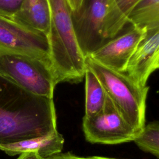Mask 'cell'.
I'll return each instance as SVG.
<instances>
[{"label": "cell", "mask_w": 159, "mask_h": 159, "mask_svg": "<svg viewBox=\"0 0 159 159\" xmlns=\"http://www.w3.org/2000/svg\"><path fill=\"white\" fill-rule=\"evenodd\" d=\"M57 130L53 99L15 86L0 103V145L45 135Z\"/></svg>", "instance_id": "1"}, {"label": "cell", "mask_w": 159, "mask_h": 159, "mask_svg": "<svg viewBox=\"0 0 159 159\" xmlns=\"http://www.w3.org/2000/svg\"><path fill=\"white\" fill-rule=\"evenodd\" d=\"M50 24L47 39L49 58L57 83H78L84 77L86 68L71 19L67 0H48Z\"/></svg>", "instance_id": "2"}, {"label": "cell", "mask_w": 159, "mask_h": 159, "mask_svg": "<svg viewBox=\"0 0 159 159\" xmlns=\"http://www.w3.org/2000/svg\"><path fill=\"white\" fill-rule=\"evenodd\" d=\"M85 63L137 135L145 125L146 100L149 87L138 86L125 73L107 68L89 57H85Z\"/></svg>", "instance_id": "3"}, {"label": "cell", "mask_w": 159, "mask_h": 159, "mask_svg": "<svg viewBox=\"0 0 159 159\" xmlns=\"http://www.w3.org/2000/svg\"><path fill=\"white\" fill-rule=\"evenodd\" d=\"M0 77L27 93L51 99L57 84L50 63L4 50H0Z\"/></svg>", "instance_id": "4"}, {"label": "cell", "mask_w": 159, "mask_h": 159, "mask_svg": "<svg viewBox=\"0 0 159 159\" xmlns=\"http://www.w3.org/2000/svg\"><path fill=\"white\" fill-rule=\"evenodd\" d=\"M83 130L86 141L91 143L120 144L133 141L137 136L107 96L100 112L84 116Z\"/></svg>", "instance_id": "5"}, {"label": "cell", "mask_w": 159, "mask_h": 159, "mask_svg": "<svg viewBox=\"0 0 159 159\" xmlns=\"http://www.w3.org/2000/svg\"><path fill=\"white\" fill-rule=\"evenodd\" d=\"M109 0H82L71 11V19L79 47L84 57L107 42L104 33V19Z\"/></svg>", "instance_id": "6"}, {"label": "cell", "mask_w": 159, "mask_h": 159, "mask_svg": "<svg viewBox=\"0 0 159 159\" xmlns=\"http://www.w3.org/2000/svg\"><path fill=\"white\" fill-rule=\"evenodd\" d=\"M0 50L26 55L50 63L47 37L2 15H0Z\"/></svg>", "instance_id": "7"}, {"label": "cell", "mask_w": 159, "mask_h": 159, "mask_svg": "<svg viewBox=\"0 0 159 159\" xmlns=\"http://www.w3.org/2000/svg\"><path fill=\"white\" fill-rule=\"evenodd\" d=\"M145 33L132 27L122 35L107 40L88 57L107 68L125 73L130 57Z\"/></svg>", "instance_id": "8"}, {"label": "cell", "mask_w": 159, "mask_h": 159, "mask_svg": "<svg viewBox=\"0 0 159 159\" xmlns=\"http://www.w3.org/2000/svg\"><path fill=\"white\" fill-rule=\"evenodd\" d=\"M159 67V28L146 32L130 57L125 73L138 86L145 88L150 76Z\"/></svg>", "instance_id": "9"}, {"label": "cell", "mask_w": 159, "mask_h": 159, "mask_svg": "<svg viewBox=\"0 0 159 159\" xmlns=\"http://www.w3.org/2000/svg\"><path fill=\"white\" fill-rule=\"evenodd\" d=\"M65 143L63 135L57 130L40 137L0 145V150L14 156L25 152H35L41 158L61 152Z\"/></svg>", "instance_id": "10"}, {"label": "cell", "mask_w": 159, "mask_h": 159, "mask_svg": "<svg viewBox=\"0 0 159 159\" xmlns=\"http://www.w3.org/2000/svg\"><path fill=\"white\" fill-rule=\"evenodd\" d=\"M12 19L47 37L50 24V8L48 1L24 0L19 10Z\"/></svg>", "instance_id": "11"}, {"label": "cell", "mask_w": 159, "mask_h": 159, "mask_svg": "<svg viewBox=\"0 0 159 159\" xmlns=\"http://www.w3.org/2000/svg\"><path fill=\"white\" fill-rule=\"evenodd\" d=\"M140 0H109L104 33L107 40L116 37L127 23V17Z\"/></svg>", "instance_id": "12"}, {"label": "cell", "mask_w": 159, "mask_h": 159, "mask_svg": "<svg viewBox=\"0 0 159 159\" xmlns=\"http://www.w3.org/2000/svg\"><path fill=\"white\" fill-rule=\"evenodd\" d=\"M127 22L144 32L159 28V0H140L130 11Z\"/></svg>", "instance_id": "13"}, {"label": "cell", "mask_w": 159, "mask_h": 159, "mask_svg": "<svg viewBox=\"0 0 159 159\" xmlns=\"http://www.w3.org/2000/svg\"><path fill=\"white\" fill-rule=\"evenodd\" d=\"M85 78V116H91L100 112L104 107L106 93L100 81L87 66Z\"/></svg>", "instance_id": "14"}, {"label": "cell", "mask_w": 159, "mask_h": 159, "mask_svg": "<svg viewBox=\"0 0 159 159\" xmlns=\"http://www.w3.org/2000/svg\"><path fill=\"white\" fill-rule=\"evenodd\" d=\"M142 151L159 158V124L152 121L145 125L133 140Z\"/></svg>", "instance_id": "15"}, {"label": "cell", "mask_w": 159, "mask_h": 159, "mask_svg": "<svg viewBox=\"0 0 159 159\" xmlns=\"http://www.w3.org/2000/svg\"><path fill=\"white\" fill-rule=\"evenodd\" d=\"M24 0H0V15L12 18Z\"/></svg>", "instance_id": "16"}, {"label": "cell", "mask_w": 159, "mask_h": 159, "mask_svg": "<svg viewBox=\"0 0 159 159\" xmlns=\"http://www.w3.org/2000/svg\"><path fill=\"white\" fill-rule=\"evenodd\" d=\"M40 159H91V158L90 157H79L70 152H66V153L60 152V153L52 155L47 158H40Z\"/></svg>", "instance_id": "17"}, {"label": "cell", "mask_w": 159, "mask_h": 159, "mask_svg": "<svg viewBox=\"0 0 159 159\" xmlns=\"http://www.w3.org/2000/svg\"><path fill=\"white\" fill-rule=\"evenodd\" d=\"M39 155L35 152H25L21 153L16 159H40Z\"/></svg>", "instance_id": "18"}, {"label": "cell", "mask_w": 159, "mask_h": 159, "mask_svg": "<svg viewBox=\"0 0 159 159\" xmlns=\"http://www.w3.org/2000/svg\"><path fill=\"white\" fill-rule=\"evenodd\" d=\"M71 11L76 10L80 6L82 0H67Z\"/></svg>", "instance_id": "19"}, {"label": "cell", "mask_w": 159, "mask_h": 159, "mask_svg": "<svg viewBox=\"0 0 159 159\" xmlns=\"http://www.w3.org/2000/svg\"><path fill=\"white\" fill-rule=\"evenodd\" d=\"M90 158L91 159H117V158H112L99 157V156H93V157H90Z\"/></svg>", "instance_id": "20"}]
</instances>
